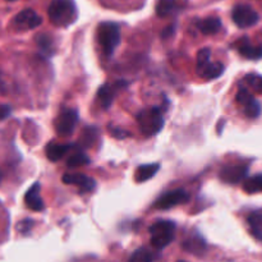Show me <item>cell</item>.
<instances>
[{"label":"cell","instance_id":"cell-1","mask_svg":"<svg viewBox=\"0 0 262 262\" xmlns=\"http://www.w3.org/2000/svg\"><path fill=\"white\" fill-rule=\"evenodd\" d=\"M49 19L58 27H67L77 19V8L73 0H53L48 8Z\"/></svg>","mask_w":262,"mask_h":262},{"label":"cell","instance_id":"cell-2","mask_svg":"<svg viewBox=\"0 0 262 262\" xmlns=\"http://www.w3.org/2000/svg\"><path fill=\"white\" fill-rule=\"evenodd\" d=\"M97 40L107 56L113 55L120 43V28L117 23L104 22L97 27Z\"/></svg>","mask_w":262,"mask_h":262},{"label":"cell","instance_id":"cell-3","mask_svg":"<svg viewBox=\"0 0 262 262\" xmlns=\"http://www.w3.org/2000/svg\"><path fill=\"white\" fill-rule=\"evenodd\" d=\"M174 232H176V224L173 222L169 220L156 222L150 228L151 245L159 250L166 247L174 239Z\"/></svg>","mask_w":262,"mask_h":262},{"label":"cell","instance_id":"cell-4","mask_svg":"<svg viewBox=\"0 0 262 262\" xmlns=\"http://www.w3.org/2000/svg\"><path fill=\"white\" fill-rule=\"evenodd\" d=\"M138 124H140L141 132L145 136L158 135L164 127V119L161 115L160 109L152 107V109L143 110L138 114Z\"/></svg>","mask_w":262,"mask_h":262},{"label":"cell","instance_id":"cell-5","mask_svg":"<svg viewBox=\"0 0 262 262\" xmlns=\"http://www.w3.org/2000/svg\"><path fill=\"white\" fill-rule=\"evenodd\" d=\"M233 22L239 28H248L258 22V14L252 7L248 4H238L233 8Z\"/></svg>","mask_w":262,"mask_h":262},{"label":"cell","instance_id":"cell-6","mask_svg":"<svg viewBox=\"0 0 262 262\" xmlns=\"http://www.w3.org/2000/svg\"><path fill=\"white\" fill-rule=\"evenodd\" d=\"M77 122H78V113L74 109H67L59 114L55 120V130L59 136L72 135L73 129L76 128Z\"/></svg>","mask_w":262,"mask_h":262},{"label":"cell","instance_id":"cell-7","mask_svg":"<svg viewBox=\"0 0 262 262\" xmlns=\"http://www.w3.org/2000/svg\"><path fill=\"white\" fill-rule=\"evenodd\" d=\"M188 200L189 196L184 189H174V191H170L159 197L154 204V207L159 210H168L178 206V205L186 204V202H188Z\"/></svg>","mask_w":262,"mask_h":262},{"label":"cell","instance_id":"cell-8","mask_svg":"<svg viewBox=\"0 0 262 262\" xmlns=\"http://www.w3.org/2000/svg\"><path fill=\"white\" fill-rule=\"evenodd\" d=\"M237 101L243 107V112L251 119H255L261 114V105L253 95L245 87H241L237 92Z\"/></svg>","mask_w":262,"mask_h":262},{"label":"cell","instance_id":"cell-9","mask_svg":"<svg viewBox=\"0 0 262 262\" xmlns=\"http://www.w3.org/2000/svg\"><path fill=\"white\" fill-rule=\"evenodd\" d=\"M248 173V166L245 164H229L220 170V179L228 184L241 183L246 179Z\"/></svg>","mask_w":262,"mask_h":262},{"label":"cell","instance_id":"cell-10","mask_svg":"<svg viewBox=\"0 0 262 262\" xmlns=\"http://www.w3.org/2000/svg\"><path fill=\"white\" fill-rule=\"evenodd\" d=\"M18 30H33L42 23V18L33 9H23L13 19Z\"/></svg>","mask_w":262,"mask_h":262},{"label":"cell","instance_id":"cell-11","mask_svg":"<svg viewBox=\"0 0 262 262\" xmlns=\"http://www.w3.org/2000/svg\"><path fill=\"white\" fill-rule=\"evenodd\" d=\"M63 183L71 184V186H77L82 193L94 191L96 187V182L90 177L84 176L81 173H67L63 176Z\"/></svg>","mask_w":262,"mask_h":262},{"label":"cell","instance_id":"cell-12","mask_svg":"<svg viewBox=\"0 0 262 262\" xmlns=\"http://www.w3.org/2000/svg\"><path fill=\"white\" fill-rule=\"evenodd\" d=\"M40 189V183L36 182V183H33L32 186H31V188L26 192L25 204L26 206L30 210H32V211H42V210L45 209V205H43L42 199H41Z\"/></svg>","mask_w":262,"mask_h":262},{"label":"cell","instance_id":"cell-13","mask_svg":"<svg viewBox=\"0 0 262 262\" xmlns=\"http://www.w3.org/2000/svg\"><path fill=\"white\" fill-rule=\"evenodd\" d=\"M197 72L205 79H215L224 73V66L220 61H205L197 64Z\"/></svg>","mask_w":262,"mask_h":262},{"label":"cell","instance_id":"cell-14","mask_svg":"<svg viewBox=\"0 0 262 262\" xmlns=\"http://www.w3.org/2000/svg\"><path fill=\"white\" fill-rule=\"evenodd\" d=\"M122 87V83L118 82L115 84H102L101 87L97 91V99H99L100 105H101L104 109H107V107L112 106L113 100H114L115 95L119 91V89Z\"/></svg>","mask_w":262,"mask_h":262},{"label":"cell","instance_id":"cell-15","mask_svg":"<svg viewBox=\"0 0 262 262\" xmlns=\"http://www.w3.org/2000/svg\"><path fill=\"white\" fill-rule=\"evenodd\" d=\"M238 51L246 59L258 60L262 58V45H252L248 38H241L238 42Z\"/></svg>","mask_w":262,"mask_h":262},{"label":"cell","instance_id":"cell-16","mask_svg":"<svg viewBox=\"0 0 262 262\" xmlns=\"http://www.w3.org/2000/svg\"><path fill=\"white\" fill-rule=\"evenodd\" d=\"M251 234L262 243V210L253 211L247 219Z\"/></svg>","mask_w":262,"mask_h":262},{"label":"cell","instance_id":"cell-17","mask_svg":"<svg viewBox=\"0 0 262 262\" xmlns=\"http://www.w3.org/2000/svg\"><path fill=\"white\" fill-rule=\"evenodd\" d=\"M159 169H160L159 164H146V165L138 166L135 173L136 182L137 183H143V182L148 181V179H151L158 173Z\"/></svg>","mask_w":262,"mask_h":262},{"label":"cell","instance_id":"cell-18","mask_svg":"<svg viewBox=\"0 0 262 262\" xmlns=\"http://www.w3.org/2000/svg\"><path fill=\"white\" fill-rule=\"evenodd\" d=\"M71 150L69 145H60V143H49L46 146V158L50 161H59L64 158L68 151Z\"/></svg>","mask_w":262,"mask_h":262},{"label":"cell","instance_id":"cell-19","mask_svg":"<svg viewBox=\"0 0 262 262\" xmlns=\"http://www.w3.org/2000/svg\"><path fill=\"white\" fill-rule=\"evenodd\" d=\"M199 30L204 35H215L222 30V20L216 17H209L199 23Z\"/></svg>","mask_w":262,"mask_h":262},{"label":"cell","instance_id":"cell-20","mask_svg":"<svg viewBox=\"0 0 262 262\" xmlns=\"http://www.w3.org/2000/svg\"><path fill=\"white\" fill-rule=\"evenodd\" d=\"M184 250L189 251V252H193V253H202L206 248V245H205V241L202 239L200 235H191L188 239L184 242L183 245Z\"/></svg>","mask_w":262,"mask_h":262},{"label":"cell","instance_id":"cell-21","mask_svg":"<svg viewBox=\"0 0 262 262\" xmlns=\"http://www.w3.org/2000/svg\"><path fill=\"white\" fill-rule=\"evenodd\" d=\"M243 191L250 194L262 192V174H257V176L245 179L243 181Z\"/></svg>","mask_w":262,"mask_h":262},{"label":"cell","instance_id":"cell-22","mask_svg":"<svg viewBox=\"0 0 262 262\" xmlns=\"http://www.w3.org/2000/svg\"><path fill=\"white\" fill-rule=\"evenodd\" d=\"M243 81L247 83V86L256 94H262V76L256 73H250L245 77Z\"/></svg>","mask_w":262,"mask_h":262},{"label":"cell","instance_id":"cell-23","mask_svg":"<svg viewBox=\"0 0 262 262\" xmlns=\"http://www.w3.org/2000/svg\"><path fill=\"white\" fill-rule=\"evenodd\" d=\"M90 163L89 156L84 155L83 152H76L67 160V166L69 168H78V166H84Z\"/></svg>","mask_w":262,"mask_h":262},{"label":"cell","instance_id":"cell-24","mask_svg":"<svg viewBox=\"0 0 262 262\" xmlns=\"http://www.w3.org/2000/svg\"><path fill=\"white\" fill-rule=\"evenodd\" d=\"M174 8V0H159L156 4V14L159 17H168Z\"/></svg>","mask_w":262,"mask_h":262},{"label":"cell","instance_id":"cell-25","mask_svg":"<svg viewBox=\"0 0 262 262\" xmlns=\"http://www.w3.org/2000/svg\"><path fill=\"white\" fill-rule=\"evenodd\" d=\"M128 262H152V253L147 248H140L133 252Z\"/></svg>","mask_w":262,"mask_h":262},{"label":"cell","instance_id":"cell-26","mask_svg":"<svg viewBox=\"0 0 262 262\" xmlns=\"http://www.w3.org/2000/svg\"><path fill=\"white\" fill-rule=\"evenodd\" d=\"M97 135H99V130L95 127H86L83 129V133H82V143L84 146H91L92 143L96 142Z\"/></svg>","mask_w":262,"mask_h":262},{"label":"cell","instance_id":"cell-27","mask_svg":"<svg viewBox=\"0 0 262 262\" xmlns=\"http://www.w3.org/2000/svg\"><path fill=\"white\" fill-rule=\"evenodd\" d=\"M37 43H38V46H40L41 50H43V51L53 50V48H51V43H53V41H51V38L49 37L48 35H40V36H38Z\"/></svg>","mask_w":262,"mask_h":262},{"label":"cell","instance_id":"cell-28","mask_svg":"<svg viewBox=\"0 0 262 262\" xmlns=\"http://www.w3.org/2000/svg\"><path fill=\"white\" fill-rule=\"evenodd\" d=\"M109 132L113 137L118 138V140H124L125 137H128V133L125 130L120 129V128H115V127H109Z\"/></svg>","mask_w":262,"mask_h":262},{"label":"cell","instance_id":"cell-29","mask_svg":"<svg viewBox=\"0 0 262 262\" xmlns=\"http://www.w3.org/2000/svg\"><path fill=\"white\" fill-rule=\"evenodd\" d=\"M32 227H33L32 220H23V222H20L19 224H18L17 229L22 233H27Z\"/></svg>","mask_w":262,"mask_h":262},{"label":"cell","instance_id":"cell-30","mask_svg":"<svg viewBox=\"0 0 262 262\" xmlns=\"http://www.w3.org/2000/svg\"><path fill=\"white\" fill-rule=\"evenodd\" d=\"M10 114V106L8 105H0V120L5 119Z\"/></svg>","mask_w":262,"mask_h":262},{"label":"cell","instance_id":"cell-31","mask_svg":"<svg viewBox=\"0 0 262 262\" xmlns=\"http://www.w3.org/2000/svg\"><path fill=\"white\" fill-rule=\"evenodd\" d=\"M174 32V26H168V27L165 28V30L161 32V37L163 38H168L169 36H171V33Z\"/></svg>","mask_w":262,"mask_h":262},{"label":"cell","instance_id":"cell-32","mask_svg":"<svg viewBox=\"0 0 262 262\" xmlns=\"http://www.w3.org/2000/svg\"><path fill=\"white\" fill-rule=\"evenodd\" d=\"M2 179H3V174H2V171H0V182H2Z\"/></svg>","mask_w":262,"mask_h":262},{"label":"cell","instance_id":"cell-33","mask_svg":"<svg viewBox=\"0 0 262 262\" xmlns=\"http://www.w3.org/2000/svg\"><path fill=\"white\" fill-rule=\"evenodd\" d=\"M7 2H15V0H7Z\"/></svg>","mask_w":262,"mask_h":262},{"label":"cell","instance_id":"cell-34","mask_svg":"<svg viewBox=\"0 0 262 262\" xmlns=\"http://www.w3.org/2000/svg\"><path fill=\"white\" fill-rule=\"evenodd\" d=\"M179 262H183V261H179Z\"/></svg>","mask_w":262,"mask_h":262}]
</instances>
